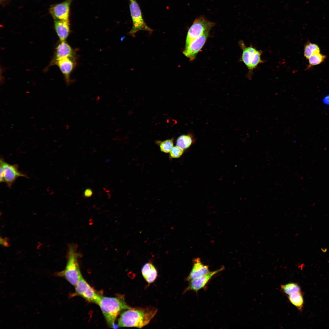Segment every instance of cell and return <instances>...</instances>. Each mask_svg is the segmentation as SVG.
Returning a JSON list of instances; mask_svg holds the SVG:
<instances>
[{
	"label": "cell",
	"instance_id": "cell-15",
	"mask_svg": "<svg viewBox=\"0 0 329 329\" xmlns=\"http://www.w3.org/2000/svg\"><path fill=\"white\" fill-rule=\"evenodd\" d=\"M54 26L60 41H65L70 31L69 20L54 19Z\"/></svg>",
	"mask_w": 329,
	"mask_h": 329
},
{
	"label": "cell",
	"instance_id": "cell-22",
	"mask_svg": "<svg viewBox=\"0 0 329 329\" xmlns=\"http://www.w3.org/2000/svg\"><path fill=\"white\" fill-rule=\"evenodd\" d=\"M173 141L172 139L161 142L159 145L161 150L165 153H169L173 147Z\"/></svg>",
	"mask_w": 329,
	"mask_h": 329
},
{
	"label": "cell",
	"instance_id": "cell-23",
	"mask_svg": "<svg viewBox=\"0 0 329 329\" xmlns=\"http://www.w3.org/2000/svg\"><path fill=\"white\" fill-rule=\"evenodd\" d=\"M183 149L176 146L173 147L169 152V157L171 158H176L180 157L183 154Z\"/></svg>",
	"mask_w": 329,
	"mask_h": 329
},
{
	"label": "cell",
	"instance_id": "cell-18",
	"mask_svg": "<svg viewBox=\"0 0 329 329\" xmlns=\"http://www.w3.org/2000/svg\"><path fill=\"white\" fill-rule=\"evenodd\" d=\"M303 52L304 57L308 59L313 55L320 52V48L316 44L308 41L305 44Z\"/></svg>",
	"mask_w": 329,
	"mask_h": 329
},
{
	"label": "cell",
	"instance_id": "cell-14",
	"mask_svg": "<svg viewBox=\"0 0 329 329\" xmlns=\"http://www.w3.org/2000/svg\"><path fill=\"white\" fill-rule=\"evenodd\" d=\"M73 50L66 41H60L55 48L54 55L51 64L55 61L66 57H74Z\"/></svg>",
	"mask_w": 329,
	"mask_h": 329
},
{
	"label": "cell",
	"instance_id": "cell-26",
	"mask_svg": "<svg viewBox=\"0 0 329 329\" xmlns=\"http://www.w3.org/2000/svg\"><path fill=\"white\" fill-rule=\"evenodd\" d=\"M2 239V241L1 240V242H2V243H2V245H4H4H5V246H6V245L7 244V242H6V241H5V242H4V241H5V240H4V239Z\"/></svg>",
	"mask_w": 329,
	"mask_h": 329
},
{
	"label": "cell",
	"instance_id": "cell-13",
	"mask_svg": "<svg viewBox=\"0 0 329 329\" xmlns=\"http://www.w3.org/2000/svg\"><path fill=\"white\" fill-rule=\"evenodd\" d=\"M210 271L208 266L203 264L200 258H194L191 271L186 278V280L190 281L209 273Z\"/></svg>",
	"mask_w": 329,
	"mask_h": 329
},
{
	"label": "cell",
	"instance_id": "cell-8",
	"mask_svg": "<svg viewBox=\"0 0 329 329\" xmlns=\"http://www.w3.org/2000/svg\"><path fill=\"white\" fill-rule=\"evenodd\" d=\"M75 286L78 295L88 301L97 304L101 295L95 292L82 276Z\"/></svg>",
	"mask_w": 329,
	"mask_h": 329
},
{
	"label": "cell",
	"instance_id": "cell-12",
	"mask_svg": "<svg viewBox=\"0 0 329 329\" xmlns=\"http://www.w3.org/2000/svg\"><path fill=\"white\" fill-rule=\"evenodd\" d=\"M75 59V58H65L55 61L52 64L58 67L68 84L70 83L71 73L76 65Z\"/></svg>",
	"mask_w": 329,
	"mask_h": 329
},
{
	"label": "cell",
	"instance_id": "cell-27",
	"mask_svg": "<svg viewBox=\"0 0 329 329\" xmlns=\"http://www.w3.org/2000/svg\"><path fill=\"white\" fill-rule=\"evenodd\" d=\"M130 0V1H132V0Z\"/></svg>",
	"mask_w": 329,
	"mask_h": 329
},
{
	"label": "cell",
	"instance_id": "cell-16",
	"mask_svg": "<svg viewBox=\"0 0 329 329\" xmlns=\"http://www.w3.org/2000/svg\"><path fill=\"white\" fill-rule=\"evenodd\" d=\"M141 273L143 276L149 284L154 281L157 275L156 268L150 262L147 263L143 265L141 269Z\"/></svg>",
	"mask_w": 329,
	"mask_h": 329
},
{
	"label": "cell",
	"instance_id": "cell-3",
	"mask_svg": "<svg viewBox=\"0 0 329 329\" xmlns=\"http://www.w3.org/2000/svg\"><path fill=\"white\" fill-rule=\"evenodd\" d=\"M78 256L75 247L72 245L69 246L68 260L65 269L55 273L54 275L64 278L70 284L75 286L82 276L78 265Z\"/></svg>",
	"mask_w": 329,
	"mask_h": 329
},
{
	"label": "cell",
	"instance_id": "cell-2",
	"mask_svg": "<svg viewBox=\"0 0 329 329\" xmlns=\"http://www.w3.org/2000/svg\"><path fill=\"white\" fill-rule=\"evenodd\" d=\"M97 304L110 327L114 326L116 318L120 312L130 307L127 304L122 297H110L101 295Z\"/></svg>",
	"mask_w": 329,
	"mask_h": 329
},
{
	"label": "cell",
	"instance_id": "cell-7",
	"mask_svg": "<svg viewBox=\"0 0 329 329\" xmlns=\"http://www.w3.org/2000/svg\"><path fill=\"white\" fill-rule=\"evenodd\" d=\"M0 182H5L8 186L10 187L18 178L27 176L18 170L17 164L11 165L0 159Z\"/></svg>",
	"mask_w": 329,
	"mask_h": 329
},
{
	"label": "cell",
	"instance_id": "cell-10",
	"mask_svg": "<svg viewBox=\"0 0 329 329\" xmlns=\"http://www.w3.org/2000/svg\"><path fill=\"white\" fill-rule=\"evenodd\" d=\"M224 267H222L220 269L215 271H210L206 274L198 278L189 281L188 287L186 288L184 292L189 291H193L196 292L204 288L216 274L224 270Z\"/></svg>",
	"mask_w": 329,
	"mask_h": 329
},
{
	"label": "cell",
	"instance_id": "cell-1",
	"mask_svg": "<svg viewBox=\"0 0 329 329\" xmlns=\"http://www.w3.org/2000/svg\"><path fill=\"white\" fill-rule=\"evenodd\" d=\"M157 311L156 308L152 307H130L121 314L118 325L120 327L141 328L149 323Z\"/></svg>",
	"mask_w": 329,
	"mask_h": 329
},
{
	"label": "cell",
	"instance_id": "cell-24",
	"mask_svg": "<svg viewBox=\"0 0 329 329\" xmlns=\"http://www.w3.org/2000/svg\"><path fill=\"white\" fill-rule=\"evenodd\" d=\"M93 194V191L90 188L86 189L85 190L83 193L84 196L86 198H88L91 197Z\"/></svg>",
	"mask_w": 329,
	"mask_h": 329
},
{
	"label": "cell",
	"instance_id": "cell-20",
	"mask_svg": "<svg viewBox=\"0 0 329 329\" xmlns=\"http://www.w3.org/2000/svg\"><path fill=\"white\" fill-rule=\"evenodd\" d=\"M191 137L188 135H181L177 139L176 145L183 149L188 148L192 143Z\"/></svg>",
	"mask_w": 329,
	"mask_h": 329
},
{
	"label": "cell",
	"instance_id": "cell-6",
	"mask_svg": "<svg viewBox=\"0 0 329 329\" xmlns=\"http://www.w3.org/2000/svg\"><path fill=\"white\" fill-rule=\"evenodd\" d=\"M129 9L133 26L129 32V34L134 36L137 32L142 30L151 32L152 30L149 28L145 22L140 8L135 0L130 1Z\"/></svg>",
	"mask_w": 329,
	"mask_h": 329
},
{
	"label": "cell",
	"instance_id": "cell-21",
	"mask_svg": "<svg viewBox=\"0 0 329 329\" xmlns=\"http://www.w3.org/2000/svg\"><path fill=\"white\" fill-rule=\"evenodd\" d=\"M281 289L286 295H289L300 291V286L297 283H289L281 285Z\"/></svg>",
	"mask_w": 329,
	"mask_h": 329
},
{
	"label": "cell",
	"instance_id": "cell-11",
	"mask_svg": "<svg viewBox=\"0 0 329 329\" xmlns=\"http://www.w3.org/2000/svg\"><path fill=\"white\" fill-rule=\"evenodd\" d=\"M73 0H66L52 6L49 12L54 19L69 20L70 7Z\"/></svg>",
	"mask_w": 329,
	"mask_h": 329
},
{
	"label": "cell",
	"instance_id": "cell-4",
	"mask_svg": "<svg viewBox=\"0 0 329 329\" xmlns=\"http://www.w3.org/2000/svg\"><path fill=\"white\" fill-rule=\"evenodd\" d=\"M239 44L242 50L240 61L242 62L247 67L251 78L253 70L259 64L264 62L261 58L262 51L256 49L252 44L249 46H246L242 40L239 41Z\"/></svg>",
	"mask_w": 329,
	"mask_h": 329
},
{
	"label": "cell",
	"instance_id": "cell-9",
	"mask_svg": "<svg viewBox=\"0 0 329 329\" xmlns=\"http://www.w3.org/2000/svg\"><path fill=\"white\" fill-rule=\"evenodd\" d=\"M209 32H207L193 40L185 48L183 53L190 61L195 59L197 54L204 46L208 37Z\"/></svg>",
	"mask_w": 329,
	"mask_h": 329
},
{
	"label": "cell",
	"instance_id": "cell-5",
	"mask_svg": "<svg viewBox=\"0 0 329 329\" xmlns=\"http://www.w3.org/2000/svg\"><path fill=\"white\" fill-rule=\"evenodd\" d=\"M214 22L210 21L203 16L196 18L189 29L186 38L185 47L196 38L210 31L214 26Z\"/></svg>",
	"mask_w": 329,
	"mask_h": 329
},
{
	"label": "cell",
	"instance_id": "cell-25",
	"mask_svg": "<svg viewBox=\"0 0 329 329\" xmlns=\"http://www.w3.org/2000/svg\"><path fill=\"white\" fill-rule=\"evenodd\" d=\"M323 103L326 105H329V95L324 97L322 100Z\"/></svg>",
	"mask_w": 329,
	"mask_h": 329
},
{
	"label": "cell",
	"instance_id": "cell-17",
	"mask_svg": "<svg viewBox=\"0 0 329 329\" xmlns=\"http://www.w3.org/2000/svg\"><path fill=\"white\" fill-rule=\"evenodd\" d=\"M288 298L290 302L299 311L302 310L304 304V299L300 291L288 295Z\"/></svg>",
	"mask_w": 329,
	"mask_h": 329
},
{
	"label": "cell",
	"instance_id": "cell-19",
	"mask_svg": "<svg viewBox=\"0 0 329 329\" xmlns=\"http://www.w3.org/2000/svg\"><path fill=\"white\" fill-rule=\"evenodd\" d=\"M326 55L320 52L316 53L310 56L308 59L309 65L307 69H309L313 66L319 65L324 62L326 59Z\"/></svg>",
	"mask_w": 329,
	"mask_h": 329
}]
</instances>
